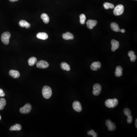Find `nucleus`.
<instances>
[{
  "mask_svg": "<svg viewBox=\"0 0 137 137\" xmlns=\"http://www.w3.org/2000/svg\"><path fill=\"white\" fill-rule=\"evenodd\" d=\"M42 93L44 98L48 99L51 97L52 94V91L51 88L49 86H45L43 88Z\"/></svg>",
  "mask_w": 137,
  "mask_h": 137,
  "instance_id": "obj_1",
  "label": "nucleus"
},
{
  "mask_svg": "<svg viewBox=\"0 0 137 137\" xmlns=\"http://www.w3.org/2000/svg\"><path fill=\"white\" fill-rule=\"evenodd\" d=\"M118 100L116 98L113 99H108L105 101V105L106 107L109 108H113L117 105L118 104Z\"/></svg>",
  "mask_w": 137,
  "mask_h": 137,
  "instance_id": "obj_2",
  "label": "nucleus"
},
{
  "mask_svg": "<svg viewBox=\"0 0 137 137\" xmlns=\"http://www.w3.org/2000/svg\"><path fill=\"white\" fill-rule=\"evenodd\" d=\"M124 7L122 5L120 4L118 5L114 8L113 14L115 16H119L123 13Z\"/></svg>",
  "mask_w": 137,
  "mask_h": 137,
  "instance_id": "obj_3",
  "label": "nucleus"
},
{
  "mask_svg": "<svg viewBox=\"0 0 137 137\" xmlns=\"http://www.w3.org/2000/svg\"><path fill=\"white\" fill-rule=\"evenodd\" d=\"M11 37V34L9 32H5L2 34L1 40L5 45H8L9 43V39Z\"/></svg>",
  "mask_w": 137,
  "mask_h": 137,
  "instance_id": "obj_4",
  "label": "nucleus"
},
{
  "mask_svg": "<svg viewBox=\"0 0 137 137\" xmlns=\"http://www.w3.org/2000/svg\"><path fill=\"white\" fill-rule=\"evenodd\" d=\"M32 106L30 104H27L25 106L21 108L20 112L23 114H27L29 113L31 111Z\"/></svg>",
  "mask_w": 137,
  "mask_h": 137,
  "instance_id": "obj_5",
  "label": "nucleus"
},
{
  "mask_svg": "<svg viewBox=\"0 0 137 137\" xmlns=\"http://www.w3.org/2000/svg\"><path fill=\"white\" fill-rule=\"evenodd\" d=\"M101 91V86L100 84H96L93 86V93L95 96H98L100 94Z\"/></svg>",
  "mask_w": 137,
  "mask_h": 137,
  "instance_id": "obj_6",
  "label": "nucleus"
},
{
  "mask_svg": "<svg viewBox=\"0 0 137 137\" xmlns=\"http://www.w3.org/2000/svg\"><path fill=\"white\" fill-rule=\"evenodd\" d=\"M49 64L47 62L43 60L38 61L36 65L37 67L40 68H47L49 66Z\"/></svg>",
  "mask_w": 137,
  "mask_h": 137,
  "instance_id": "obj_7",
  "label": "nucleus"
},
{
  "mask_svg": "<svg viewBox=\"0 0 137 137\" xmlns=\"http://www.w3.org/2000/svg\"><path fill=\"white\" fill-rule=\"evenodd\" d=\"M105 124L107 127L108 130L112 131L116 129V127L115 124L114 123L112 122L110 120H107L105 122Z\"/></svg>",
  "mask_w": 137,
  "mask_h": 137,
  "instance_id": "obj_8",
  "label": "nucleus"
},
{
  "mask_svg": "<svg viewBox=\"0 0 137 137\" xmlns=\"http://www.w3.org/2000/svg\"><path fill=\"white\" fill-rule=\"evenodd\" d=\"M72 107L73 109L76 112H79L82 111V105H81L79 101H74L73 103Z\"/></svg>",
  "mask_w": 137,
  "mask_h": 137,
  "instance_id": "obj_9",
  "label": "nucleus"
},
{
  "mask_svg": "<svg viewBox=\"0 0 137 137\" xmlns=\"http://www.w3.org/2000/svg\"><path fill=\"white\" fill-rule=\"evenodd\" d=\"M97 24V21L95 20H88L87 22L88 28L90 30H92L94 27L96 26Z\"/></svg>",
  "mask_w": 137,
  "mask_h": 137,
  "instance_id": "obj_10",
  "label": "nucleus"
},
{
  "mask_svg": "<svg viewBox=\"0 0 137 137\" xmlns=\"http://www.w3.org/2000/svg\"><path fill=\"white\" fill-rule=\"evenodd\" d=\"M111 44L112 47L111 50L112 51H115L116 50L118 49L119 47V43L118 41L114 39L111 40Z\"/></svg>",
  "mask_w": 137,
  "mask_h": 137,
  "instance_id": "obj_11",
  "label": "nucleus"
},
{
  "mask_svg": "<svg viewBox=\"0 0 137 137\" xmlns=\"http://www.w3.org/2000/svg\"><path fill=\"white\" fill-rule=\"evenodd\" d=\"M101 66V63L100 62H95L91 64L90 68L92 70L96 71L98 70V68H100Z\"/></svg>",
  "mask_w": 137,
  "mask_h": 137,
  "instance_id": "obj_12",
  "label": "nucleus"
},
{
  "mask_svg": "<svg viewBox=\"0 0 137 137\" xmlns=\"http://www.w3.org/2000/svg\"><path fill=\"white\" fill-rule=\"evenodd\" d=\"M63 38L66 40H72L74 38V36L69 32H67L63 34Z\"/></svg>",
  "mask_w": 137,
  "mask_h": 137,
  "instance_id": "obj_13",
  "label": "nucleus"
},
{
  "mask_svg": "<svg viewBox=\"0 0 137 137\" xmlns=\"http://www.w3.org/2000/svg\"><path fill=\"white\" fill-rule=\"evenodd\" d=\"M9 74L11 77L14 78H18L20 77V73L18 71L11 70L9 71Z\"/></svg>",
  "mask_w": 137,
  "mask_h": 137,
  "instance_id": "obj_14",
  "label": "nucleus"
},
{
  "mask_svg": "<svg viewBox=\"0 0 137 137\" xmlns=\"http://www.w3.org/2000/svg\"><path fill=\"white\" fill-rule=\"evenodd\" d=\"M37 37L39 39L45 40L47 39L48 35L45 33H39L37 34Z\"/></svg>",
  "mask_w": 137,
  "mask_h": 137,
  "instance_id": "obj_15",
  "label": "nucleus"
},
{
  "mask_svg": "<svg viewBox=\"0 0 137 137\" xmlns=\"http://www.w3.org/2000/svg\"><path fill=\"white\" fill-rule=\"evenodd\" d=\"M19 25L22 28L25 27L26 28L28 29L29 28L31 27L30 24L26 21L24 20H21L19 22Z\"/></svg>",
  "mask_w": 137,
  "mask_h": 137,
  "instance_id": "obj_16",
  "label": "nucleus"
},
{
  "mask_svg": "<svg viewBox=\"0 0 137 137\" xmlns=\"http://www.w3.org/2000/svg\"><path fill=\"white\" fill-rule=\"evenodd\" d=\"M122 68L120 66H118L116 68V70L115 72V75L116 77H120L122 75L123 73Z\"/></svg>",
  "mask_w": 137,
  "mask_h": 137,
  "instance_id": "obj_17",
  "label": "nucleus"
},
{
  "mask_svg": "<svg viewBox=\"0 0 137 137\" xmlns=\"http://www.w3.org/2000/svg\"><path fill=\"white\" fill-rule=\"evenodd\" d=\"M110 27L112 30L115 32H120V29L118 25L115 22L112 23L110 25Z\"/></svg>",
  "mask_w": 137,
  "mask_h": 137,
  "instance_id": "obj_18",
  "label": "nucleus"
},
{
  "mask_svg": "<svg viewBox=\"0 0 137 137\" xmlns=\"http://www.w3.org/2000/svg\"><path fill=\"white\" fill-rule=\"evenodd\" d=\"M128 55L130 58V61L131 62H134L136 60V56L135 55V52L133 51H130L128 53Z\"/></svg>",
  "mask_w": 137,
  "mask_h": 137,
  "instance_id": "obj_19",
  "label": "nucleus"
},
{
  "mask_svg": "<svg viewBox=\"0 0 137 137\" xmlns=\"http://www.w3.org/2000/svg\"><path fill=\"white\" fill-rule=\"evenodd\" d=\"M61 68L63 70H66V71H70V66L68 63L65 62H63L61 64Z\"/></svg>",
  "mask_w": 137,
  "mask_h": 137,
  "instance_id": "obj_20",
  "label": "nucleus"
},
{
  "mask_svg": "<svg viewBox=\"0 0 137 137\" xmlns=\"http://www.w3.org/2000/svg\"><path fill=\"white\" fill-rule=\"evenodd\" d=\"M41 18L42 19L45 24H48L49 23L50 18L47 14L45 13H42L41 15Z\"/></svg>",
  "mask_w": 137,
  "mask_h": 137,
  "instance_id": "obj_21",
  "label": "nucleus"
},
{
  "mask_svg": "<svg viewBox=\"0 0 137 137\" xmlns=\"http://www.w3.org/2000/svg\"><path fill=\"white\" fill-rule=\"evenodd\" d=\"M37 59L35 57H32L28 60V63L29 65L30 66H33L37 63Z\"/></svg>",
  "mask_w": 137,
  "mask_h": 137,
  "instance_id": "obj_22",
  "label": "nucleus"
},
{
  "mask_svg": "<svg viewBox=\"0 0 137 137\" xmlns=\"http://www.w3.org/2000/svg\"><path fill=\"white\" fill-rule=\"evenodd\" d=\"M22 128L20 124H16L11 127L10 130V131H20Z\"/></svg>",
  "mask_w": 137,
  "mask_h": 137,
  "instance_id": "obj_23",
  "label": "nucleus"
},
{
  "mask_svg": "<svg viewBox=\"0 0 137 137\" xmlns=\"http://www.w3.org/2000/svg\"><path fill=\"white\" fill-rule=\"evenodd\" d=\"M6 104V101L5 99L2 98L0 99V110L3 109Z\"/></svg>",
  "mask_w": 137,
  "mask_h": 137,
  "instance_id": "obj_24",
  "label": "nucleus"
},
{
  "mask_svg": "<svg viewBox=\"0 0 137 137\" xmlns=\"http://www.w3.org/2000/svg\"><path fill=\"white\" fill-rule=\"evenodd\" d=\"M103 6H104V8L106 10H108V9H109V8L113 9L114 8V5L113 4L108 2L104 3Z\"/></svg>",
  "mask_w": 137,
  "mask_h": 137,
  "instance_id": "obj_25",
  "label": "nucleus"
},
{
  "mask_svg": "<svg viewBox=\"0 0 137 137\" xmlns=\"http://www.w3.org/2000/svg\"><path fill=\"white\" fill-rule=\"evenodd\" d=\"M80 23L82 25H84L85 23V20H86V17L84 14H81L80 16Z\"/></svg>",
  "mask_w": 137,
  "mask_h": 137,
  "instance_id": "obj_26",
  "label": "nucleus"
},
{
  "mask_svg": "<svg viewBox=\"0 0 137 137\" xmlns=\"http://www.w3.org/2000/svg\"><path fill=\"white\" fill-rule=\"evenodd\" d=\"M87 133L89 135H92L93 137H98V134L96 133L93 130H91L90 131H88Z\"/></svg>",
  "mask_w": 137,
  "mask_h": 137,
  "instance_id": "obj_27",
  "label": "nucleus"
},
{
  "mask_svg": "<svg viewBox=\"0 0 137 137\" xmlns=\"http://www.w3.org/2000/svg\"><path fill=\"white\" fill-rule=\"evenodd\" d=\"M124 113L125 115L127 116L130 115L131 114V112L130 110L128 108H125L124 110Z\"/></svg>",
  "mask_w": 137,
  "mask_h": 137,
  "instance_id": "obj_28",
  "label": "nucleus"
},
{
  "mask_svg": "<svg viewBox=\"0 0 137 137\" xmlns=\"http://www.w3.org/2000/svg\"><path fill=\"white\" fill-rule=\"evenodd\" d=\"M128 118L127 120V122L129 124H131L132 123L133 121V116L131 115H130L127 116Z\"/></svg>",
  "mask_w": 137,
  "mask_h": 137,
  "instance_id": "obj_29",
  "label": "nucleus"
},
{
  "mask_svg": "<svg viewBox=\"0 0 137 137\" xmlns=\"http://www.w3.org/2000/svg\"><path fill=\"white\" fill-rule=\"evenodd\" d=\"M5 94L2 89H0V97H4L5 96Z\"/></svg>",
  "mask_w": 137,
  "mask_h": 137,
  "instance_id": "obj_30",
  "label": "nucleus"
},
{
  "mask_svg": "<svg viewBox=\"0 0 137 137\" xmlns=\"http://www.w3.org/2000/svg\"><path fill=\"white\" fill-rule=\"evenodd\" d=\"M120 32L122 33H124L125 32V30L124 29H123L122 30H120Z\"/></svg>",
  "mask_w": 137,
  "mask_h": 137,
  "instance_id": "obj_31",
  "label": "nucleus"
},
{
  "mask_svg": "<svg viewBox=\"0 0 137 137\" xmlns=\"http://www.w3.org/2000/svg\"><path fill=\"white\" fill-rule=\"evenodd\" d=\"M10 2H15V1H18V0H9Z\"/></svg>",
  "mask_w": 137,
  "mask_h": 137,
  "instance_id": "obj_32",
  "label": "nucleus"
},
{
  "mask_svg": "<svg viewBox=\"0 0 137 137\" xmlns=\"http://www.w3.org/2000/svg\"><path fill=\"white\" fill-rule=\"evenodd\" d=\"M135 126L136 128H137V119H136L135 121Z\"/></svg>",
  "mask_w": 137,
  "mask_h": 137,
  "instance_id": "obj_33",
  "label": "nucleus"
},
{
  "mask_svg": "<svg viewBox=\"0 0 137 137\" xmlns=\"http://www.w3.org/2000/svg\"><path fill=\"white\" fill-rule=\"evenodd\" d=\"M1 115H0V120H1Z\"/></svg>",
  "mask_w": 137,
  "mask_h": 137,
  "instance_id": "obj_34",
  "label": "nucleus"
},
{
  "mask_svg": "<svg viewBox=\"0 0 137 137\" xmlns=\"http://www.w3.org/2000/svg\"></svg>",
  "mask_w": 137,
  "mask_h": 137,
  "instance_id": "obj_35",
  "label": "nucleus"
}]
</instances>
